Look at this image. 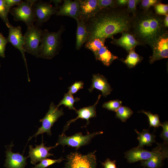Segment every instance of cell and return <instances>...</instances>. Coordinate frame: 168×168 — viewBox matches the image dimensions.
<instances>
[{"mask_svg": "<svg viewBox=\"0 0 168 168\" xmlns=\"http://www.w3.org/2000/svg\"><path fill=\"white\" fill-rule=\"evenodd\" d=\"M98 5L100 10L117 7L115 0H98Z\"/></svg>", "mask_w": 168, "mask_h": 168, "instance_id": "35", "label": "cell"}, {"mask_svg": "<svg viewBox=\"0 0 168 168\" xmlns=\"http://www.w3.org/2000/svg\"><path fill=\"white\" fill-rule=\"evenodd\" d=\"M151 47L153 50V54L150 57L151 64L157 60L168 58V32L167 29L155 40Z\"/></svg>", "mask_w": 168, "mask_h": 168, "instance_id": "9", "label": "cell"}, {"mask_svg": "<svg viewBox=\"0 0 168 168\" xmlns=\"http://www.w3.org/2000/svg\"><path fill=\"white\" fill-rule=\"evenodd\" d=\"M138 112L143 113L148 116L150 127H153L155 128L161 126V123L160 120L159 116L157 114H153L150 111L144 110H142Z\"/></svg>", "mask_w": 168, "mask_h": 168, "instance_id": "28", "label": "cell"}, {"mask_svg": "<svg viewBox=\"0 0 168 168\" xmlns=\"http://www.w3.org/2000/svg\"><path fill=\"white\" fill-rule=\"evenodd\" d=\"M161 2L159 0H142L140 7L142 10L146 11L150 10V8L154 6L156 4Z\"/></svg>", "mask_w": 168, "mask_h": 168, "instance_id": "34", "label": "cell"}, {"mask_svg": "<svg viewBox=\"0 0 168 168\" xmlns=\"http://www.w3.org/2000/svg\"><path fill=\"white\" fill-rule=\"evenodd\" d=\"M79 14L78 19L86 21L100 10L98 0H79Z\"/></svg>", "mask_w": 168, "mask_h": 168, "instance_id": "16", "label": "cell"}, {"mask_svg": "<svg viewBox=\"0 0 168 168\" xmlns=\"http://www.w3.org/2000/svg\"><path fill=\"white\" fill-rule=\"evenodd\" d=\"M161 126L163 128V131L160 135L161 138L164 140V143L167 144L168 142V122L166 121L161 123Z\"/></svg>", "mask_w": 168, "mask_h": 168, "instance_id": "37", "label": "cell"}, {"mask_svg": "<svg viewBox=\"0 0 168 168\" xmlns=\"http://www.w3.org/2000/svg\"><path fill=\"white\" fill-rule=\"evenodd\" d=\"M122 103V101L118 100H110L104 103L102 107L108 110L116 112L121 106Z\"/></svg>", "mask_w": 168, "mask_h": 168, "instance_id": "31", "label": "cell"}, {"mask_svg": "<svg viewBox=\"0 0 168 168\" xmlns=\"http://www.w3.org/2000/svg\"><path fill=\"white\" fill-rule=\"evenodd\" d=\"M57 105H55L53 102L51 103L49 109L45 116L40 120L42 123V126L38 128L36 133L33 136L30 137L29 141L33 137L36 138L40 134L46 133L48 135H51V128L60 116L63 115L64 113L63 109H59Z\"/></svg>", "mask_w": 168, "mask_h": 168, "instance_id": "7", "label": "cell"}, {"mask_svg": "<svg viewBox=\"0 0 168 168\" xmlns=\"http://www.w3.org/2000/svg\"><path fill=\"white\" fill-rule=\"evenodd\" d=\"M164 16L157 15L151 10L137 11L132 15L129 32L142 45L150 47L167 29L164 25Z\"/></svg>", "mask_w": 168, "mask_h": 168, "instance_id": "2", "label": "cell"}, {"mask_svg": "<svg viewBox=\"0 0 168 168\" xmlns=\"http://www.w3.org/2000/svg\"><path fill=\"white\" fill-rule=\"evenodd\" d=\"M77 23L76 32V48L80 49L83 44L86 42L88 37V33L85 22L77 19L76 20Z\"/></svg>", "mask_w": 168, "mask_h": 168, "instance_id": "21", "label": "cell"}, {"mask_svg": "<svg viewBox=\"0 0 168 168\" xmlns=\"http://www.w3.org/2000/svg\"><path fill=\"white\" fill-rule=\"evenodd\" d=\"M10 10L7 6L4 0H0V17L8 28L10 24L8 18Z\"/></svg>", "mask_w": 168, "mask_h": 168, "instance_id": "29", "label": "cell"}, {"mask_svg": "<svg viewBox=\"0 0 168 168\" xmlns=\"http://www.w3.org/2000/svg\"><path fill=\"white\" fill-rule=\"evenodd\" d=\"M94 89L101 91L102 95L105 97L110 94L112 90L107 79L100 74H94L92 75V84L89 91L91 92Z\"/></svg>", "mask_w": 168, "mask_h": 168, "instance_id": "20", "label": "cell"}, {"mask_svg": "<svg viewBox=\"0 0 168 168\" xmlns=\"http://www.w3.org/2000/svg\"><path fill=\"white\" fill-rule=\"evenodd\" d=\"M110 43L125 49L128 52L138 45H142L129 32H124L122 33L121 37L119 39H112Z\"/></svg>", "mask_w": 168, "mask_h": 168, "instance_id": "18", "label": "cell"}, {"mask_svg": "<svg viewBox=\"0 0 168 168\" xmlns=\"http://www.w3.org/2000/svg\"><path fill=\"white\" fill-rule=\"evenodd\" d=\"M84 83L82 81L76 82L68 87V92L72 95L75 94L78 91L83 88Z\"/></svg>", "mask_w": 168, "mask_h": 168, "instance_id": "36", "label": "cell"}, {"mask_svg": "<svg viewBox=\"0 0 168 168\" xmlns=\"http://www.w3.org/2000/svg\"><path fill=\"white\" fill-rule=\"evenodd\" d=\"M166 144H158L156 153L151 158L141 161V165L147 168H158L163 165V161L168 157V151Z\"/></svg>", "mask_w": 168, "mask_h": 168, "instance_id": "13", "label": "cell"}, {"mask_svg": "<svg viewBox=\"0 0 168 168\" xmlns=\"http://www.w3.org/2000/svg\"><path fill=\"white\" fill-rule=\"evenodd\" d=\"M116 161H111L110 159L107 158L104 162H101L104 168H117Z\"/></svg>", "mask_w": 168, "mask_h": 168, "instance_id": "39", "label": "cell"}, {"mask_svg": "<svg viewBox=\"0 0 168 168\" xmlns=\"http://www.w3.org/2000/svg\"><path fill=\"white\" fill-rule=\"evenodd\" d=\"M58 8L53 6L50 3L37 1L34 5V11L36 21L42 24L48 21L51 16L56 14Z\"/></svg>", "mask_w": 168, "mask_h": 168, "instance_id": "11", "label": "cell"}, {"mask_svg": "<svg viewBox=\"0 0 168 168\" xmlns=\"http://www.w3.org/2000/svg\"><path fill=\"white\" fill-rule=\"evenodd\" d=\"M163 23L165 27L167 29L168 27V14L164 16L163 19Z\"/></svg>", "mask_w": 168, "mask_h": 168, "instance_id": "42", "label": "cell"}, {"mask_svg": "<svg viewBox=\"0 0 168 168\" xmlns=\"http://www.w3.org/2000/svg\"><path fill=\"white\" fill-rule=\"evenodd\" d=\"M14 146L12 142L10 145L6 147V159L4 166L6 168H25L27 164L26 160L29 156L25 157L23 154H21L19 152H12V149Z\"/></svg>", "mask_w": 168, "mask_h": 168, "instance_id": "12", "label": "cell"}, {"mask_svg": "<svg viewBox=\"0 0 168 168\" xmlns=\"http://www.w3.org/2000/svg\"><path fill=\"white\" fill-rule=\"evenodd\" d=\"M132 19V16L128 12L126 7H116L100 10L84 21L88 33L86 42L95 38L112 39L114 35L129 32Z\"/></svg>", "mask_w": 168, "mask_h": 168, "instance_id": "1", "label": "cell"}, {"mask_svg": "<svg viewBox=\"0 0 168 168\" xmlns=\"http://www.w3.org/2000/svg\"><path fill=\"white\" fill-rule=\"evenodd\" d=\"M133 114V111L129 107L121 106L116 111V117L123 122H125Z\"/></svg>", "mask_w": 168, "mask_h": 168, "instance_id": "27", "label": "cell"}, {"mask_svg": "<svg viewBox=\"0 0 168 168\" xmlns=\"http://www.w3.org/2000/svg\"><path fill=\"white\" fill-rule=\"evenodd\" d=\"M79 100V98H74L72 95L68 92L64 94L63 98L57 105L59 107L61 105H64L65 107H68L69 109L76 111V110L74 107V104L75 102H77Z\"/></svg>", "mask_w": 168, "mask_h": 168, "instance_id": "26", "label": "cell"}, {"mask_svg": "<svg viewBox=\"0 0 168 168\" xmlns=\"http://www.w3.org/2000/svg\"><path fill=\"white\" fill-rule=\"evenodd\" d=\"M105 39L95 38L86 42L85 45L86 49L91 50L96 54L102 47L105 46Z\"/></svg>", "mask_w": 168, "mask_h": 168, "instance_id": "25", "label": "cell"}, {"mask_svg": "<svg viewBox=\"0 0 168 168\" xmlns=\"http://www.w3.org/2000/svg\"><path fill=\"white\" fill-rule=\"evenodd\" d=\"M43 141L42 135V143L40 145H35V148H33L32 145L29 146L28 156L30 157V163L32 165H35L38 162L50 156H53V154L49 153V151L52 148H54L58 145L57 143L54 146L46 147L44 146L45 143H43Z\"/></svg>", "mask_w": 168, "mask_h": 168, "instance_id": "14", "label": "cell"}, {"mask_svg": "<svg viewBox=\"0 0 168 168\" xmlns=\"http://www.w3.org/2000/svg\"><path fill=\"white\" fill-rule=\"evenodd\" d=\"M94 55L96 60L100 61L107 67L110 66L114 60L118 58L117 56L111 53L105 46L102 47Z\"/></svg>", "mask_w": 168, "mask_h": 168, "instance_id": "22", "label": "cell"}, {"mask_svg": "<svg viewBox=\"0 0 168 168\" xmlns=\"http://www.w3.org/2000/svg\"><path fill=\"white\" fill-rule=\"evenodd\" d=\"M101 95H99L98 99L96 102L92 105L85 107L81 108L78 110H76V112L78 115L76 118L70 120L68 121L67 124L65 126L63 131H65L69 128L70 124L74 122L77 119L81 118L85 119L87 120V125L89 123V119L91 118L95 117L96 116V106L98 103L100 98Z\"/></svg>", "mask_w": 168, "mask_h": 168, "instance_id": "19", "label": "cell"}, {"mask_svg": "<svg viewBox=\"0 0 168 168\" xmlns=\"http://www.w3.org/2000/svg\"><path fill=\"white\" fill-rule=\"evenodd\" d=\"M38 0L22 1L16 7L11 9L10 12L15 21H22L27 27L33 25L36 19L34 11V5Z\"/></svg>", "mask_w": 168, "mask_h": 168, "instance_id": "4", "label": "cell"}, {"mask_svg": "<svg viewBox=\"0 0 168 168\" xmlns=\"http://www.w3.org/2000/svg\"><path fill=\"white\" fill-rule=\"evenodd\" d=\"M96 151L84 155L76 152L66 156L64 168H97Z\"/></svg>", "mask_w": 168, "mask_h": 168, "instance_id": "6", "label": "cell"}, {"mask_svg": "<svg viewBox=\"0 0 168 168\" xmlns=\"http://www.w3.org/2000/svg\"><path fill=\"white\" fill-rule=\"evenodd\" d=\"M64 160L62 157L57 160L46 158L40 161L39 164H35L32 168H45L54 163H59Z\"/></svg>", "mask_w": 168, "mask_h": 168, "instance_id": "30", "label": "cell"}, {"mask_svg": "<svg viewBox=\"0 0 168 168\" xmlns=\"http://www.w3.org/2000/svg\"><path fill=\"white\" fill-rule=\"evenodd\" d=\"M61 0H52L50 1V2H53L55 5V7L58 8L59 3L62 2Z\"/></svg>", "mask_w": 168, "mask_h": 168, "instance_id": "43", "label": "cell"}, {"mask_svg": "<svg viewBox=\"0 0 168 168\" xmlns=\"http://www.w3.org/2000/svg\"><path fill=\"white\" fill-rule=\"evenodd\" d=\"M142 0H128L127 6L126 10L128 12L134 15L137 11V7L138 4L140 3Z\"/></svg>", "mask_w": 168, "mask_h": 168, "instance_id": "33", "label": "cell"}, {"mask_svg": "<svg viewBox=\"0 0 168 168\" xmlns=\"http://www.w3.org/2000/svg\"><path fill=\"white\" fill-rule=\"evenodd\" d=\"M158 148L157 145L152 151H150L138 147H134L125 152V157L130 163L146 160L155 155Z\"/></svg>", "mask_w": 168, "mask_h": 168, "instance_id": "15", "label": "cell"}, {"mask_svg": "<svg viewBox=\"0 0 168 168\" xmlns=\"http://www.w3.org/2000/svg\"><path fill=\"white\" fill-rule=\"evenodd\" d=\"M7 7L10 10L12 6L20 4L23 1L21 0H4Z\"/></svg>", "mask_w": 168, "mask_h": 168, "instance_id": "40", "label": "cell"}, {"mask_svg": "<svg viewBox=\"0 0 168 168\" xmlns=\"http://www.w3.org/2000/svg\"><path fill=\"white\" fill-rule=\"evenodd\" d=\"M155 13L157 15L165 16L168 14V5L160 2L154 6Z\"/></svg>", "mask_w": 168, "mask_h": 168, "instance_id": "32", "label": "cell"}, {"mask_svg": "<svg viewBox=\"0 0 168 168\" xmlns=\"http://www.w3.org/2000/svg\"><path fill=\"white\" fill-rule=\"evenodd\" d=\"M143 58L137 54L135 51L134 48L129 52L126 58L123 60L129 68L135 67L143 59Z\"/></svg>", "mask_w": 168, "mask_h": 168, "instance_id": "24", "label": "cell"}, {"mask_svg": "<svg viewBox=\"0 0 168 168\" xmlns=\"http://www.w3.org/2000/svg\"></svg>", "mask_w": 168, "mask_h": 168, "instance_id": "44", "label": "cell"}, {"mask_svg": "<svg viewBox=\"0 0 168 168\" xmlns=\"http://www.w3.org/2000/svg\"><path fill=\"white\" fill-rule=\"evenodd\" d=\"M103 133L102 131L94 132L83 135L82 133H76L70 136H67L63 131L62 134L59 136L57 143L64 147L68 145V147H75L76 150L83 146L89 143L91 140L96 135Z\"/></svg>", "mask_w": 168, "mask_h": 168, "instance_id": "8", "label": "cell"}, {"mask_svg": "<svg viewBox=\"0 0 168 168\" xmlns=\"http://www.w3.org/2000/svg\"><path fill=\"white\" fill-rule=\"evenodd\" d=\"M128 0H115L116 5L117 7H121L127 6Z\"/></svg>", "mask_w": 168, "mask_h": 168, "instance_id": "41", "label": "cell"}, {"mask_svg": "<svg viewBox=\"0 0 168 168\" xmlns=\"http://www.w3.org/2000/svg\"><path fill=\"white\" fill-rule=\"evenodd\" d=\"M7 43V38L0 32V56L2 57H5V51Z\"/></svg>", "mask_w": 168, "mask_h": 168, "instance_id": "38", "label": "cell"}, {"mask_svg": "<svg viewBox=\"0 0 168 168\" xmlns=\"http://www.w3.org/2000/svg\"><path fill=\"white\" fill-rule=\"evenodd\" d=\"M64 30L62 26L57 32H50L46 29L43 30L39 57L50 59L58 53Z\"/></svg>", "mask_w": 168, "mask_h": 168, "instance_id": "3", "label": "cell"}, {"mask_svg": "<svg viewBox=\"0 0 168 168\" xmlns=\"http://www.w3.org/2000/svg\"><path fill=\"white\" fill-rule=\"evenodd\" d=\"M59 10L56 13L57 16H67L72 18L76 20L78 19L79 14V0L72 1L63 0L62 5L58 7Z\"/></svg>", "mask_w": 168, "mask_h": 168, "instance_id": "17", "label": "cell"}, {"mask_svg": "<svg viewBox=\"0 0 168 168\" xmlns=\"http://www.w3.org/2000/svg\"><path fill=\"white\" fill-rule=\"evenodd\" d=\"M43 30L34 25L27 27L24 35L25 52L39 58Z\"/></svg>", "mask_w": 168, "mask_h": 168, "instance_id": "5", "label": "cell"}, {"mask_svg": "<svg viewBox=\"0 0 168 168\" xmlns=\"http://www.w3.org/2000/svg\"><path fill=\"white\" fill-rule=\"evenodd\" d=\"M8 28V36L7 38V42L11 43L14 47L18 49L21 53L26 68L28 81H30L26 60L25 54V51L23 47L25 43L24 38L22 34L21 28L20 26L15 27L11 24L9 25Z\"/></svg>", "mask_w": 168, "mask_h": 168, "instance_id": "10", "label": "cell"}, {"mask_svg": "<svg viewBox=\"0 0 168 168\" xmlns=\"http://www.w3.org/2000/svg\"><path fill=\"white\" fill-rule=\"evenodd\" d=\"M134 130L138 135L137 139L139 143L138 147L142 148L145 145L151 146L153 143L156 142L155 135L150 133L148 129H144L141 133L139 132L136 129Z\"/></svg>", "mask_w": 168, "mask_h": 168, "instance_id": "23", "label": "cell"}]
</instances>
